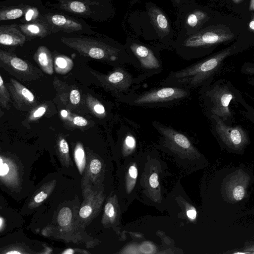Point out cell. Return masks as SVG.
I'll return each mask as SVG.
<instances>
[{"label": "cell", "mask_w": 254, "mask_h": 254, "mask_svg": "<svg viewBox=\"0 0 254 254\" xmlns=\"http://www.w3.org/2000/svg\"><path fill=\"white\" fill-rule=\"evenodd\" d=\"M230 48L184 68L170 72L159 83V85H174L190 90L203 86L218 70L224 60L231 54Z\"/></svg>", "instance_id": "1"}, {"label": "cell", "mask_w": 254, "mask_h": 254, "mask_svg": "<svg viewBox=\"0 0 254 254\" xmlns=\"http://www.w3.org/2000/svg\"><path fill=\"white\" fill-rule=\"evenodd\" d=\"M234 36L227 26L212 25L178 41L174 47L181 58L190 60L199 58L202 49L229 41Z\"/></svg>", "instance_id": "2"}, {"label": "cell", "mask_w": 254, "mask_h": 254, "mask_svg": "<svg viewBox=\"0 0 254 254\" xmlns=\"http://www.w3.org/2000/svg\"><path fill=\"white\" fill-rule=\"evenodd\" d=\"M190 93V90L182 87L159 85L141 92H133L117 100L132 106L164 107L174 105L188 98Z\"/></svg>", "instance_id": "3"}, {"label": "cell", "mask_w": 254, "mask_h": 254, "mask_svg": "<svg viewBox=\"0 0 254 254\" xmlns=\"http://www.w3.org/2000/svg\"><path fill=\"white\" fill-rule=\"evenodd\" d=\"M100 85L117 99L136 91L138 85L145 79L139 75L134 76L124 66H116L107 74L94 72Z\"/></svg>", "instance_id": "4"}, {"label": "cell", "mask_w": 254, "mask_h": 254, "mask_svg": "<svg viewBox=\"0 0 254 254\" xmlns=\"http://www.w3.org/2000/svg\"><path fill=\"white\" fill-rule=\"evenodd\" d=\"M126 47L136 63L135 68L140 72L138 75L145 80L163 71L161 59L153 49L136 42L130 43Z\"/></svg>", "instance_id": "5"}, {"label": "cell", "mask_w": 254, "mask_h": 254, "mask_svg": "<svg viewBox=\"0 0 254 254\" xmlns=\"http://www.w3.org/2000/svg\"><path fill=\"white\" fill-rule=\"evenodd\" d=\"M0 66L21 81H31L43 76L41 71L33 64L4 52L0 53Z\"/></svg>", "instance_id": "6"}, {"label": "cell", "mask_w": 254, "mask_h": 254, "mask_svg": "<svg viewBox=\"0 0 254 254\" xmlns=\"http://www.w3.org/2000/svg\"><path fill=\"white\" fill-rule=\"evenodd\" d=\"M201 93L211 104V115L221 117L223 121L231 117V113L229 107V104L234 96L226 86L213 85L207 88Z\"/></svg>", "instance_id": "7"}, {"label": "cell", "mask_w": 254, "mask_h": 254, "mask_svg": "<svg viewBox=\"0 0 254 254\" xmlns=\"http://www.w3.org/2000/svg\"><path fill=\"white\" fill-rule=\"evenodd\" d=\"M215 122V129L223 142L229 147L235 149H242L248 142L246 132L240 127L227 126L219 117L211 115Z\"/></svg>", "instance_id": "8"}, {"label": "cell", "mask_w": 254, "mask_h": 254, "mask_svg": "<svg viewBox=\"0 0 254 254\" xmlns=\"http://www.w3.org/2000/svg\"><path fill=\"white\" fill-rule=\"evenodd\" d=\"M13 103L18 110L28 111L36 105L33 93L23 85L13 78L6 83Z\"/></svg>", "instance_id": "9"}, {"label": "cell", "mask_w": 254, "mask_h": 254, "mask_svg": "<svg viewBox=\"0 0 254 254\" xmlns=\"http://www.w3.org/2000/svg\"><path fill=\"white\" fill-rule=\"evenodd\" d=\"M250 181L249 175L243 170H238L231 176L225 185L227 198L232 202L242 200L246 194Z\"/></svg>", "instance_id": "10"}, {"label": "cell", "mask_w": 254, "mask_h": 254, "mask_svg": "<svg viewBox=\"0 0 254 254\" xmlns=\"http://www.w3.org/2000/svg\"><path fill=\"white\" fill-rule=\"evenodd\" d=\"M150 20L161 38L167 35L170 32L168 19L163 12L158 8L152 7L148 11Z\"/></svg>", "instance_id": "11"}, {"label": "cell", "mask_w": 254, "mask_h": 254, "mask_svg": "<svg viewBox=\"0 0 254 254\" xmlns=\"http://www.w3.org/2000/svg\"><path fill=\"white\" fill-rule=\"evenodd\" d=\"M35 60L41 68L50 75L54 72V65L51 55L47 51L43 49L37 53Z\"/></svg>", "instance_id": "12"}, {"label": "cell", "mask_w": 254, "mask_h": 254, "mask_svg": "<svg viewBox=\"0 0 254 254\" xmlns=\"http://www.w3.org/2000/svg\"><path fill=\"white\" fill-rule=\"evenodd\" d=\"M208 17L205 12L196 10L190 13L187 17L186 23L187 26L190 28L198 27Z\"/></svg>", "instance_id": "13"}, {"label": "cell", "mask_w": 254, "mask_h": 254, "mask_svg": "<svg viewBox=\"0 0 254 254\" xmlns=\"http://www.w3.org/2000/svg\"><path fill=\"white\" fill-rule=\"evenodd\" d=\"M10 101V94L9 91L2 79V76H0V105L2 108H9V103Z\"/></svg>", "instance_id": "14"}, {"label": "cell", "mask_w": 254, "mask_h": 254, "mask_svg": "<svg viewBox=\"0 0 254 254\" xmlns=\"http://www.w3.org/2000/svg\"><path fill=\"white\" fill-rule=\"evenodd\" d=\"M72 217L71 210L67 207L62 208L59 213L58 221L59 224L62 226L68 225Z\"/></svg>", "instance_id": "15"}, {"label": "cell", "mask_w": 254, "mask_h": 254, "mask_svg": "<svg viewBox=\"0 0 254 254\" xmlns=\"http://www.w3.org/2000/svg\"><path fill=\"white\" fill-rule=\"evenodd\" d=\"M81 96L79 91L76 88L71 89L69 100L70 104L75 106L78 105L80 101Z\"/></svg>", "instance_id": "16"}, {"label": "cell", "mask_w": 254, "mask_h": 254, "mask_svg": "<svg viewBox=\"0 0 254 254\" xmlns=\"http://www.w3.org/2000/svg\"><path fill=\"white\" fill-rule=\"evenodd\" d=\"M0 43L4 45H13L18 44L19 41L15 40L9 35L1 34L0 35Z\"/></svg>", "instance_id": "17"}, {"label": "cell", "mask_w": 254, "mask_h": 254, "mask_svg": "<svg viewBox=\"0 0 254 254\" xmlns=\"http://www.w3.org/2000/svg\"><path fill=\"white\" fill-rule=\"evenodd\" d=\"M75 157L79 167L83 166L84 162V152L81 146H77L75 152Z\"/></svg>", "instance_id": "18"}, {"label": "cell", "mask_w": 254, "mask_h": 254, "mask_svg": "<svg viewBox=\"0 0 254 254\" xmlns=\"http://www.w3.org/2000/svg\"><path fill=\"white\" fill-rule=\"evenodd\" d=\"M93 111L100 117H105L107 114L105 106L98 101L94 105Z\"/></svg>", "instance_id": "19"}, {"label": "cell", "mask_w": 254, "mask_h": 254, "mask_svg": "<svg viewBox=\"0 0 254 254\" xmlns=\"http://www.w3.org/2000/svg\"><path fill=\"white\" fill-rule=\"evenodd\" d=\"M124 143L126 146L131 149L135 147V139L131 133L127 134L124 139Z\"/></svg>", "instance_id": "20"}, {"label": "cell", "mask_w": 254, "mask_h": 254, "mask_svg": "<svg viewBox=\"0 0 254 254\" xmlns=\"http://www.w3.org/2000/svg\"><path fill=\"white\" fill-rule=\"evenodd\" d=\"M70 7L72 11L76 12H83L86 10V7L83 3L76 1L72 2Z\"/></svg>", "instance_id": "21"}, {"label": "cell", "mask_w": 254, "mask_h": 254, "mask_svg": "<svg viewBox=\"0 0 254 254\" xmlns=\"http://www.w3.org/2000/svg\"><path fill=\"white\" fill-rule=\"evenodd\" d=\"M101 162L97 159H94L90 162V169L93 174L98 173L101 169Z\"/></svg>", "instance_id": "22"}, {"label": "cell", "mask_w": 254, "mask_h": 254, "mask_svg": "<svg viewBox=\"0 0 254 254\" xmlns=\"http://www.w3.org/2000/svg\"><path fill=\"white\" fill-rule=\"evenodd\" d=\"M55 64L57 69H60L61 71H63L64 69H67L68 66V63L66 59L62 57H59L56 59ZM60 69L59 70L60 71Z\"/></svg>", "instance_id": "23"}, {"label": "cell", "mask_w": 254, "mask_h": 254, "mask_svg": "<svg viewBox=\"0 0 254 254\" xmlns=\"http://www.w3.org/2000/svg\"><path fill=\"white\" fill-rule=\"evenodd\" d=\"M23 12L20 9H13L6 14V17L8 19H14L20 17Z\"/></svg>", "instance_id": "24"}, {"label": "cell", "mask_w": 254, "mask_h": 254, "mask_svg": "<svg viewBox=\"0 0 254 254\" xmlns=\"http://www.w3.org/2000/svg\"><path fill=\"white\" fill-rule=\"evenodd\" d=\"M72 122L76 126L81 127L86 126L88 124L87 121L84 118L78 116L73 117Z\"/></svg>", "instance_id": "25"}, {"label": "cell", "mask_w": 254, "mask_h": 254, "mask_svg": "<svg viewBox=\"0 0 254 254\" xmlns=\"http://www.w3.org/2000/svg\"><path fill=\"white\" fill-rule=\"evenodd\" d=\"M52 21L56 25L62 26L66 23V20L64 16L55 15L52 17Z\"/></svg>", "instance_id": "26"}, {"label": "cell", "mask_w": 254, "mask_h": 254, "mask_svg": "<svg viewBox=\"0 0 254 254\" xmlns=\"http://www.w3.org/2000/svg\"><path fill=\"white\" fill-rule=\"evenodd\" d=\"M92 213V208L89 205L82 207L79 211V215L83 218L88 217Z\"/></svg>", "instance_id": "27"}, {"label": "cell", "mask_w": 254, "mask_h": 254, "mask_svg": "<svg viewBox=\"0 0 254 254\" xmlns=\"http://www.w3.org/2000/svg\"><path fill=\"white\" fill-rule=\"evenodd\" d=\"M46 111V108L44 106H41L37 108L33 113L31 116L32 119H37L43 116Z\"/></svg>", "instance_id": "28"}, {"label": "cell", "mask_w": 254, "mask_h": 254, "mask_svg": "<svg viewBox=\"0 0 254 254\" xmlns=\"http://www.w3.org/2000/svg\"><path fill=\"white\" fill-rule=\"evenodd\" d=\"M9 167L8 165L3 163L2 158H0V176L1 177L5 176L8 173Z\"/></svg>", "instance_id": "29"}, {"label": "cell", "mask_w": 254, "mask_h": 254, "mask_svg": "<svg viewBox=\"0 0 254 254\" xmlns=\"http://www.w3.org/2000/svg\"><path fill=\"white\" fill-rule=\"evenodd\" d=\"M60 149L61 152L64 154H66L69 151L68 145L66 141L64 139L62 138L59 142Z\"/></svg>", "instance_id": "30"}, {"label": "cell", "mask_w": 254, "mask_h": 254, "mask_svg": "<svg viewBox=\"0 0 254 254\" xmlns=\"http://www.w3.org/2000/svg\"><path fill=\"white\" fill-rule=\"evenodd\" d=\"M105 212L109 217H113L115 214L114 207L111 203H108L105 206Z\"/></svg>", "instance_id": "31"}, {"label": "cell", "mask_w": 254, "mask_h": 254, "mask_svg": "<svg viewBox=\"0 0 254 254\" xmlns=\"http://www.w3.org/2000/svg\"><path fill=\"white\" fill-rule=\"evenodd\" d=\"M149 184L153 188H156L159 186L158 175L156 173H153L149 178Z\"/></svg>", "instance_id": "32"}, {"label": "cell", "mask_w": 254, "mask_h": 254, "mask_svg": "<svg viewBox=\"0 0 254 254\" xmlns=\"http://www.w3.org/2000/svg\"><path fill=\"white\" fill-rule=\"evenodd\" d=\"M48 194L44 191H41L34 197V201L37 203H40L46 198Z\"/></svg>", "instance_id": "33"}, {"label": "cell", "mask_w": 254, "mask_h": 254, "mask_svg": "<svg viewBox=\"0 0 254 254\" xmlns=\"http://www.w3.org/2000/svg\"><path fill=\"white\" fill-rule=\"evenodd\" d=\"M129 176L132 179H136L137 176V170L135 166H131L128 169Z\"/></svg>", "instance_id": "34"}, {"label": "cell", "mask_w": 254, "mask_h": 254, "mask_svg": "<svg viewBox=\"0 0 254 254\" xmlns=\"http://www.w3.org/2000/svg\"><path fill=\"white\" fill-rule=\"evenodd\" d=\"M187 215L188 217L191 220L195 219L196 217V211L195 209H190L187 211Z\"/></svg>", "instance_id": "35"}, {"label": "cell", "mask_w": 254, "mask_h": 254, "mask_svg": "<svg viewBox=\"0 0 254 254\" xmlns=\"http://www.w3.org/2000/svg\"><path fill=\"white\" fill-rule=\"evenodd\" d=\"M28 29L31 33L36 34L39 32V28L35 25H30L28 26Z\"/></svg>", "instance_id": "36"}, {"label": "cell", "mask_w": 254, "mask_h": 254, "mask_svg": "<svg viewBox=\"0 0 254 254\" xmlns=\"http://www.w3.org/2000/svg\"><path fill=\"white\" fill-rule=\"evenodd\" d=\"M34 14V11L32 9H29L26 13L25 15L26 19L29 21L31 19L32 17Z\"/></svg>", "instance_id": "37"}, {"label": "cell", "mask_w": 254, "mask_h": 254, "mask_svg": "<svg viewBox=\"0 0 254 254\" xmlns=\"http://www.w3.org/2000/svg\"><path fill=\"white\" fill-rule=\"evenodd\" d=\"M244 251L249 252L251 254H254V244L246 247Z\"/></svg>", "instance_id": "38"}, {"label": "cell", "mask_w": 254, "mask_h": 254, "mask_svg": "<svg viewBox=\"0 0 254 254\" xmlns=\"http://www.w3.org/2000/svg\"><path fill=\"white\" fill-rule=\"evenodd\" d=\"M249 27L250 30H251L252 31H254V17L250 22Z\"/></svg>", "instance_id": "39"}, {"label": "cell", "mask_w": 254, "mask_h": 254, "mask_svg": "<svg viewBox=\"0 0 254 254\" xmlns=\"http://www.w3.org/2000/svg\"><path fill=\"white\" fill-rule=\"evenodd\" d=\"M73 253H74L73 250L71 249H66L65 251H64L62 253V254H72Z\"/></svg>", "instance_id": "40"}, {"label": "cell", "mask_w": 254, "mask_h": 254, "mask_svg": "<svg viewBox=\"0 0 254 254\" xmlns=\"http://www.w3.org/2000/svg\"><path fill=\"white\" fill-rule=\"evenodd\" d=\"M249 9L251 11H254V0H251Z\"/></svg>", "instance_id": "41"}, {"label": "cell", "mask_w": 254, "mask_h": 254, "mask_svg": "<svg viewBox=\"0 0 254 254\" xmlns=\"http://www.w3.org/2000/svg\"><path fill=\"white\" fill-rule=\"evenodd\" d=\"M6 254H21V253L19 252L16 251H12L6 252Z\"/></svg>", "instance_id": "42"}, {"label": "cell", "mask_w": 254, "mask_h": 254, "mask_svg": "<svg viewBox=\"0 0 254 254\" xmlns=\"http://www.w3.org/2000/svg\"><path fill=\"white\" fill-rule=\"evenodd\" d=\"M2 222H3L2 218L0 217V229H1L2 227Z\"/></svg>", "instance_id": "43"}, {"label": "cell", "mask_w": 254, "mask_h": 254, "mask_svg": "<svg viewBox=\"0 0 254 254\" xmlns=\"http://www.w3.org/2000/svg\"><path fill=\"white\" fill-rule=\"evenodd\" d=\"M235 3H238L242 1L243 0H232Z\"/></svg>", "instance_id": "44"}, {"label": "cell", "mask_w": 254, "mask_h": 254, "mask_svg": "<svg viewBox=\"0 0 254 254\" xmlns=\"http://www.w3.org/2000/svg\"><path fill=\"white\" fill-rule=\"evenodd\" d=\"M176 3H179L181 0H174Z\"/></svg>", "instance_id": "45"}]
</instances>
